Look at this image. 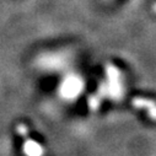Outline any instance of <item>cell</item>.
<instances>
[{
    "mask_svg": "<svg viewBox=\"0 0 156 156\" xmlns=\"http://www.w3.org/2000/svg\"><path fill=\"white\" fill-rule=\"evenodd\" d=\"M23 151L27 156H42L43 155V149L37 141L31 140L30 138L26 139V143L23 145Z\"/></svg>",
    "mask_w": 156,
    "mask_h": 156,
    "instance_id": "cell-1",
    "label": "cell"
}]
</instances>
